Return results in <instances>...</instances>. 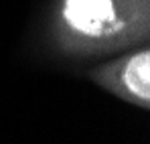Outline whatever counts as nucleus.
Here are the masks:
<instances>
[{
	"label": "nucleus",
	"instance_id": "obj_1",
	"mask_svg": "<svg viewBox=\"0 0 150 144\" xmlns=\"http://www.w3.org/2000/svg\"><path fill=\"white\" fill-rule=\"evenodd\" d=\"M63 21L83 39H105L118 23L116 0H65Z\"/></svg>",
	"mask_w": 150,
	"mask_h": 144
},
{
	"label": "nucleus",
	"instance_id": "obj_2",
	"mask_svg": "<svg viewBox=\"0 0 150 144\" xmlns=\"http://www.w3.org/2000/svg\"><path fill=\"white\" fill-rule=\"evenodd\" d=\"M118 81L120 87L132 94L136 99H140L144 106L150 99V57L148 51H142L134 57H130L128 61H124L118 67Z\"/></svg>",
	"mask_w": 150,
	"mask_h": 144
}]
</instances>
